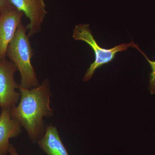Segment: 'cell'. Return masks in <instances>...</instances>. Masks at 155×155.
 Segmentation results:
<instances>
[{
	"label": "cell",
	"mask_w": 155,
	"mask_h": 155,
	"mask_svg": "<svg viewBox=\"0 0 155 155\" xmlns=\"http://www.w3.org/2000/svg\"><path fill=\"white\" fill-rule=\"evenodd\" d=\"M21 96L19 103L11 108V117L25 128L32 143H37L45 133L47 125L45 118L54 115L50 107L51 93L49 80L46 78L37 87L26 89L19 84Z\"/></svg>",
	"instance_id": "obj_1"
},
{
	"label": "cell",
	"mask_w": 155,
	"mask_h": 155,
	"mask_svg": "<svg viewBox=\"0 0 155 155\" xmlns=\"http://www.w3.org/2000/svg\"><path fill=\"white\" fill-rule=\"evenodd\" d=\"M22 130L20 123L11 117L10 109H2L0 114V155H8L10 139L18 137Z\"/></svg>",
	"instance_id": "obj_7"
},
{
	"label": "cell",
	"mask_w": 155,
	"mask_h": 155,
	"mask_svg": "<svg viewBox=\"0 0 155 155\" xmlns=\"http://www.w3.org/2000/svg\"><path fill=\"white\" fill-rule=\"evenodd\" d=\"M9 154L10 155H19L16 148L11 143H10L9 147Z\"/></svg>",
	"instance_id": "obj_11"
},
{
	"label": "cell",
	"mask_w": 155,
	"mask_h": 155,
	"mask_svg": "<svg viewBox=\"0 0 155 155\" xmlns=\"http://www.w3.org/2000/svg\"><path fill=\"white\" fill-rule=\"evenodd\" d=\"M137 49L143 55L150 64L152 72L150 74L149 89L152 94H155V61H151L149 60L147 57L146 54L140 49L139 47L137 48Z\"/></svg>",
	"instance_id": "obj_9"
},
{
	"label": "cell",
	"mask_w": 155,
	"mask_h": 155,
	"mask_svg": "<svg viewBox=\"0 0 155 155\" xmlns=\"http://www.w3.org/2000/svg\"><path fill=\"white\" fill-rule=\"evenodd\" d=\"M27 30V27L20 22L8 46L6 57L16 66L19 72L20 85L25 88L31 89L39 86L40 84L31 64L34 53Z\"/></svg>",
	"instance_id": "obj_2"
},
{
	"label": "cell",
	"mask_w": 155,
	"mask_h": 155,
	"mask_svg": "<svg viewBox=\"0 0 155 155\" xmlns=\"http://www.w3.org/2000/svg\"><path fill=\"white\" fill-rule=\"evenodd\" d=\"M11 5L29 20L27 25L29 37L39 33L47 14L44 0H10Z\"/></svg>",
	"instance_id": "obj_6"
},
{
	"label": "cell",
	"mask_w": 155,
	"mask_h": 155,
	"mask_svg": "<svg viewBox=\"0 0 155 155\" xmlns=\"http://www.w3.org/2000/svg\"><path fill=\"white\" fill-rule=\"evenodd\" d=\"M24 15L12 5L0 12V61L7 59L8 46Z\"/></svg>",
	"instance_id": "obj_5"
},
{
	"label": "cell",
	"mask_w": 155,
	"mask_h": 155,
	"mask_svg": "<svg viewBox=\"0 0 155 155\" xmlns=\"http://www.w3.org/2000/svg\"><path fill=\"white\" fill-rule=\"evenodd\" d=\"M18 71L17 67L7 59L0 61V107L2 109L11 108L17 105L20 99V92L14 79V74Z\"/></svg>",
	"instance_id": "obj_4"
},
{
	"label": "cell",
	"mask_w": 155,
	"mask_h": 155,
	"mask_svg": "<svg viewBox=\"0 0 155 155\" xmlns=\"http://www.w3.org/2000/svg\"><path fill=\"white\" fill-rule=\"evenodd\" d=\"M37 143L48 155H69L61 140L58 128L52 124L47 125L45 133Z\"/></svg>",
	"instance_id": "obj_8"
},
{
	"label": "cell",
	"mask_w": 155,
	"mask_h": 155,
	"mask_svg": "<svg viewBox=\"0 0 155 155\" xmlns=\"http://www.w3.org/2000/svg\"><path fill=\"white\" fill-rule=\"evenodd\" d=\"M11 5L10 0H0V12Z\"/></svg>",
	"instance_id": "obj_10"
},
{
	"label": "cell",
	"mask_w": 155,
	"mask_h": 155,
	"mask_svg": "<svg viewBox=\"0 0 155 155\" xmlns=\"http://www.w3.org/2000/svg\"></svg>",
	"instance_id": "obj_12"
},
{
	"label": "cell",
	"mask_w": 155,
	"mask_h": 155,
	"mask_svg": "<svg viewBox=\"0 0 155 155\" xmlns=\"http://www.w3.org/2000/svg\"><path fill=\"white\" fill-rule=\"evenodd\" d=\"M72 37L75 40L86 42L94 53L95 61L91 64L83 78V81L85 82L91 79L97 69L114 61L117 53L125 51L129 47L137 49L138 47V45L135 44L132 40L130 43L122 44L110 49L101 48L95 39L89 24L76 25L73 31Z\"/></svg>",
	"instance_id": "obj_3"
}]
</instances>
